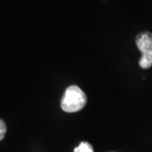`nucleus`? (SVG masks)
<instances>
[{"label": "nucleus", "instance_id": "nucleus-3", "mask_svg": "<svg viewBox=\"0 0 152 152\" xmlns=\"http://www.w3.org/2000/svg\"><path fill=\"white\" fill-rule=\"evenodd\" d=\"M139 64L144 69H150L152 66V49L141 53V58L139 61Z\"/></svg>", "mask_w": 152, "mask_h": 152}, {"label": "nucleus", "instance_id": "nucleus-5", "mask_svg": "<svg viewBox=\"0 0 152 152\" xmlns=\"http://www.w3.org/2000/svg\"><path fill=\"white\" fill-rule=\"evenodd\" d=\"M6 131H7V129H6L5 124L4 123L3 120L0 119V141L4 138Z\"/></svg>", "mask_w": 152, "mask_h": 152}, {"label": "nucleus", "instance_id": "nucleus-2", "mask_svg": "<svg viewBox=\"0 0 152 152\" xmlns=\"http://www.w3.org/2000/svg\"><path fill=\"white\" fill-rule=\"evenodd\" d=\"M136 46L139 51L143 53L152 49V34L151 32H142L137 36L135 40Z\"/></svg>", "mask_w": 152, "mask_h": 152}, {"label": "nucleus", "instance_id": "nucleus-1", "mask_svg": "<svg viewBox=\"0 0 152 152\" xmlns=\"http://www.w3.org/2000/svg\"><path fill=\"white\" fill-rule=\"evenodd\" d=\"M86 95L77 86L67 88L61 101V107L66 113H75L85 107L86 105Z\"/></svg>", "mask_w": 152, "mask_h": 152}, {"label": "nucleus", "instance_id": "nucleus-4", "mask_svg": "<svg viewBox=\"0 0 152 152\" xmlns=\"http://www.w3.org/2000/svg\"><path fill=\"white\" fill-rule=\"evenodd\" d=\"M74 152H94L92 145L88 142H81L80 145L76 147Z\"/></svg>", "mask_w": 152, "mask_h": 152}]
</instances>
